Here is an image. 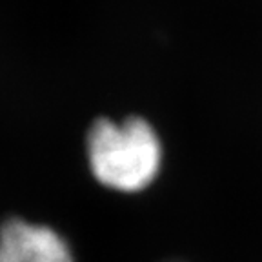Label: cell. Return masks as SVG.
<instances>
[{"instance_id": "obj_1", "label": "cell", "mask_w": 262, "mask_h": 262, "mask_svg": "<svg viewBox=\"0 0 262 262\" xmlns=\"http://www.w3.org/2000/svg\"><path fill=\"white\" fill-rule=\"evenodd\" d=\"M86 151L91 175L113 191H144L162 168V142L155 127L140 117L122 122L98 119L90 127Z\"/></svg>"}, {"instance_id": "obj_2", "label": "cell", "mask_w": 262, "mask_h": 262, "mask_svg": "<svg viewBox=\"0 0 262 262\" xmlns=\"http://www.w3.org/2000/svg\"><path fill=\"white\" fill-rule=\"evenodd\" d=\"M0 262H77L70 242L46 224L8 219L0 224Z\"/></svg>"}, {"instance_id": "obj_3", "label": "cell", "mask_w": 262, "mask_h": 262, "mask_svg": "<svg viewBox=\"0 0 262 262\" xmlns=\"http://www.w3.org/2000/svg\"><path fill=\"white\" fill-rule=\"evenodd\" d=\"M171 262H182V260H171Z\"/></svg>"}]
</instances>
